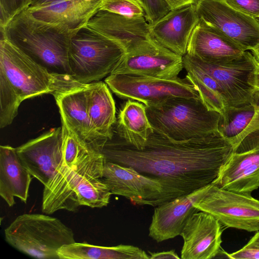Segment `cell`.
Wrapping results in <instances>:
<instances>
[{"label": "cell", "instance_id": "4", "mask_svg": "<svg viewBox=\"0 0 259 259\" xmlns=\"http://www.w3.org/2000/svg\"><path fill=\"white\" fill-rule=\"evenodd\" d=\"M126 55L119 43L85 25L70 39V75L82 83L98 81L110 75Z\"/></svg>", "mask_w": 259, "mask_h": 259}, {"label": "cell", "instance_id": "20", "mask_svg": "<svg viewBox=\"0 0 259 259\" xmlns=\"http://www.w3.org/2000/svg\"><path fill=\"white\" fill-rule=\"evenodd\" d=\"M183 57L164 47L143 54L126 55L111 74H134L174 79L184 67Z\"/></svg>", "mask_w": 259, "mask_h": 259}, {"label": "cell", "instance_id": "35", "mask_svg": "<svg viewBox=\"0 0 259 259\" xmlns=\"http://www.w3.org/2000/svg\"><path fill=\"white\" fill-rule=\"evenodd\" d=\"M32 0H0V27L15 15L26 9Z\"/></svg>", "mask_w": 259, "mask_h": 259}, {"label": "cell", "instance_id": "29", "mask_svg": "<svg viewBox=\"0 0 259 259\" xmlns=\"http://www.w3.org/2000/svg\"><path fill=\"white\" fill-rule=\"evenodd\" d=\"M254 113L252 104L239 107H229L221 117L218 130L229 140L240 134L247 126Z\"/></svg>", "mask_w": 259, "mask_h": 259}, {"label": "cell", "instance_id": "16", "mask_svg": "<svg viewBox=\"0 0 259 259\" xmlns=\"http://www.w3.org/2000/svg\"><path fill=\"white\" fill-rule=\"evenodd\" d=\"M88 84L54 95L61 122L80 139L95 150L101 152L108 140L102 138L95 129L88 113Z\"/></svg>", "mask_w": 259, "mask_h": 259}, {"label": "cell", "instance_id": "24", "mask_svg": "<svg viewBox=\"0 0 259 259\" xmlns=\"http://www.w3.org/2000/svg\"><path fill=\"white\" fill-rule=\"evenodd\" d=\"M106 83L96 81L88 85V109L91 121L97 133L108 140L114 134L116 121L114 99Z\"/></svg>", "mask_w": 259, "mask_h": 259}, {"label": "cell", "instance_id": "44", "mask_svg": "<svg viewBox=\"0 0 259 259\" xmlns=\"http://www.w3.org/2000/svg\"><path fill=\"white\" fill-rule=\"evenodd\" d=\"M255 20L257 21V22L259 23V17L254 18Z\"/></svg>", "mask_w": 259, "mask_h": 259}, {"label": "cell", "instance_id": "43", "mask_svg": "<svg viewBox=\"0 0 259 259\" xmlns=\"http://www.w3.org/2000/svg\"><path fill=\"white\" fill-rule=\"evenodd\" d=\"M251 242L259 243V231L249 241Z\"/></svg>", "mask_w": 259, "mask_h": 259}, {"label": "cell", "instance_id": "37", "mask_svg": "<svg viewBox=\"0 0 259 259\" xmlns=\"http://www.w3.org/2000/svg\"><path fill=\"white\" fill-rule=\"evenodd\" d=\"M227 257L232 259H259V243H248L240 249L228 253L225 252Z\"/></svg>", "mask_w": 259, "mask_h": 259}, {"label": "cell", "instance_id": "22", "mask_svg": "<svg viewBox=\"0 0 259 259\" xmlns=\"http://www.w3.org/2000/svg\"><path fill=\"white\" fill-rule=\"evenodd\" d=\"M244 52L222 34L198 23L190 38L187 54L208 63L221 64L240 57Z\"/></svg>", "mask_w": 259, "mask_h": 259}, {"label": "cell", "instance_id": "30", "mask_svg": "<svg viewBox=\"0 0 259 259\" xmlns=\"http://www.w3.org/2000/svg\"><path fill=\"white\" fill-rule=\"evenodd\" d=\"M62 128L63 163L66 165L72 166L102 153L88 145L62 123Z\"/></svg>", "mask_w": 259, "mask_h": 259}, {"label": "cell", "instance_id": "39", "mask_svg": "<svg viewBox=\"0 0 259 259\" xmlns=\"http://www.w3.org/2000/svg\"><path fill=\"white\" fill-rule=\"evenodd\" d=\"M169 6L171 10L190 5L196 2L197 0H165Z\"/></svg>", "mask_w": 259, "mask_h": 259}, {"label": "cell", "instance_id": "5", "mask_svg": "<svg viewBox=\"0 0 259 259\" xmlns=\"http://www.w3.org/2000/svg\"><path fill=\"white\" fill-rule=\"evenodd\" d=\"M0 71L7 77L22 101L45 94L54 96L83 84L69 74L50 73L2 36Z\"/></svg>", "mask_w": 259, "mask_h": 259}, {"label": "cell", "instance_id": "28", "mask_svg": "<svg viewBox=\"0 0 259 259\" xmlns=\"http://www.w3.org/2000/svg\"><path fill=\"white\" fill-rule=\"evenodd\" d=\"M111 194L101 178L92 175L85 176L75 190V198L79 205L92 208L106 206Z\"/></svg>", "mask_w": 259, "mask_h": 259}, {"label": "cell", "instance_id": "12", "mask_svg": "<svg viewBox=\"0 0 259 259\" xmlns=\"http://www.w3.org/2000/svg\"><path fill=\"white\" fill-rule=\"evenodd\" d=\"M186 54L220 84L227 96L229 107H239L251 104L256 90L252 82L259 66L250 52L246 51L240 57L221 64L208 63Z\"/></svg>", "mask_w": 259, "mask_h": 259}, {"label": "cell", "instance_id": "15", "mask_svg": "<svg viewBox=\"0 0 259 259\" xmlns=\"http://www.w3.org/2000/svg\"><path fill=\"white\" fill-rule=\"evenodd\" d=\"M221 223L211 214L202 211L192 214L180 235L184 242L182 259H210L221 251Z\"/></svg>", "mask_w": 259, "mask_h": 259}, {"label": "cell", "instance_id": "31", "mask_svg": "<svg viewBox=\"0 0 259 259\" xmlns=\"http://www.w3.org/2000/svg\"><path fill=\"white\" fill-rule=\"evenodd\" d=\"M22 101L4 74L0 71V127L11 124Z\"/></svg>", "mask_w": 259, "mask_h": 259}, {"label": "cell", "instance_id": "26", "mask_svg": "<svg viewBox=\"0 0 259 259\" xmlns=\"http://www.w3.org/2000/svg\"><path fill=\"white\" fill-rule=\"evenodd\" d=\"M59 259H148L149 255L138 247L120 244L102 246L87 243L63 245L58 250Z\"/></svg>", "mask_w": 259, "mask_h": 259}, {"label": "cell", "instance_id": "33", "mask_svg": "<svg viewBox=\"0 0 259 259\" xmlns=\"http://www.w3.org/2000/svg\"><path fill=\"white\" fill-rule=\"evenodd\" d=\"M99 11L130 17H145V12L139 0H102Z\"/></svg>", "mask_w": 259, "mask_h": 259}, {"label": "cell", "instance_id": "27", "mask_svg": "<svg viewBox=\"0 0 259 259\" xmlns=\"http://www.w3.org/2000/svg\"><path fill=\"white\" fill-rule=\"evenodd\" d=\"M186 77L195 86L203 103L210 110L225 116L229 107L227 96L220 84L209 74L195 64L187 54L183 56Z\"/></svg>", "mask_w": 259, "mask_h": 259}, {"label": "cell", "instance_id": "40", "mask_svg": "<svg viewBox=\"0 0 259 259\" xmlns=\"http://www.w3.org/2000/svg\"><path fill=\"white\" fill-rule=\"evenodd\" d=\"M63 1L65 0H32L28 8L42 7Z\"/></svg>", "mask_w": 259, "mask_h": 259}, {"label": "cell", "instance_id": "36", "mask_svg": "<svg viewBox=\"0 0 259 259\" xmlns=\"http://www.w3.org/2000/svg\"><path fill=\"white\" fill-rule=\"evenodd\" d=\"M235 10L253 18L259 17V0H223Z\"/></svg>", "mask_w": 259, "mask_h": 259}, {"label": "cell", "instance_id": "2", "mask_svg": "<svg viewBox=\"0 0 259 259\" xmlns=\"http://www.w3.org/2000/svg\"><path fill=\"white\" fill-rule=\"evenodd\" d=\"M0 28L1 36L49 72L70 75L69 46L76 31L38 20L26 10L17 14Z\"/></svg>", "mask_w": 259, "mask_h": 259}, {"label": "cell", "instance_id": "8", "mask_svg": "<svg viewBox=\"0 0 259 259\" xmlns=\"http://www.w3.org/2000/svg\"><path fill=\"white\" fill-rule=\"evenodd\" d=\"M227 227L259 231V200L249 194L226 190L212 184L193 204Z\"/></svg>", "mask_w": 259, "mask_h": 259}, {"label": "cell", "instance_id": "34", "mask_svg": "<svg viewBox=\"0 0 259 259\" xmlns=\"http://www.w3.org/2000/svg\"><path fill=\"white\" fill-rule=\"evenodd\" d=\"M145 12V18L149 24L156 22L171 10L165 0H139Z\"/></svg>", "mask_w": 259, "mask_h": 259}, {"label": "cell", "instance_id": "1", "mask_svg": "<svg viewBox=\"0 0 259 259\" xmlns=\"http://www.w3.org/2000/svg\"><path fill=\"white\" fill-rule=\"evenodd\" d=\"M233 150L219 131L204 138L177 141L153 130L140 149L114 131L102 153L106 161L160 181L167 202L211 184Z\"/></svg>", "mask_w": 259, "mask_h": 259}, {"label": "cell", "instance_id": "3", "mask_svg": "<svg viewBox=\"0 0 259 259\" xmlns=\"http://www.w3.org/2000/svg\"><path fill=\"white\" fill-rule=\"evenodd\" d=\"M146 112L154 131L177 141L217 133L221 116L209 110L200 98H170L156 106H146Z\"/></svg>", "mask_w": 259, "mask_h": 259}, {"label": "cell", "instance_id": "41", "mask_svg": "<svg viewBox=\"0 0 259 259\" xmlns=\"http://www.w3.org/2000/svg\"><path fill=\"white\" fill-rule=\"evenodd\" d=\"M249 51H251L254 60L259 66V44L252 48Z\"/></svg>", "mask_w": 259, "mask_h": 259}, {"label": "cell", "instance_id": "7", "mask_svg": "<svg viewBox=\"0 0 259 259\" xmlns=\"http://www.w3.org/2000/svg\"><path fill=\"white\" fill-rule=\"evenodd\" d=\"M105 82L118 97L137 101L146 107L156 106L172 97L200 98L197 90L186 77L162 79L112 73L106 77Z\"/></svg>", "mask_w": 259, "mask_h": 259}, {"label": "cell", "instance_id": "9", "mask_svg": "<svg viewBox=\"0 0 259 259\" xmlns=\"http://www.w3.org/2000/svg\"><path fill=\"white\" fill-rule=\"evenodd\" d=\"M195 6L200 24L222 34L244 51L259 44V23L254 18L223 0H197Z\"/></svg>", "mask_w": 259, "mask_h": 259}, {"label": "cell", "instance_id": "25", "mask_svg": "<svg viewBox=\"0 0 259 259\" xmlns=\"http://www.w3.org/2000/svg\"><path fill=\"white\" fill-rule=\"evenodd\" d=\"M116 133L137 149L143 148L153 131L146 112V106L128 99L123 105L116 121Z\"/></svg>", "mask_w": 259, "mask_h": 259}, {"label": "cell", "instance_id": "38", "mask_svg": "<svg viewBox=\"0 0 259 259\" xmlns=\"http://www.w3.org/2000/svg\"><path fill=\"white\" fill-rule=\"evenodd\" d=\"M148 253L150 259L180 258L174 250L157 252H151L148 251Z\"/></svg>", "mask_w": 259, "mask_h": 259}, {"label": "cell", "instance_id": "17", "mask_svg": "<svg viewBox=\"0 0 259 259\" xmlns=\"http://www.w3.org/2000/svg\"><path fill=\"white\" fill-rule=\"evenodd\" d=\"M199 22L195 3L170 10L149 25L151 34L159 44L184 56L191 35Z\"/></svg>", "mask_w": 259, "mask_h": 259}, {"label": "cell", "instance_id": "11", "mask_svg": "<svg viewBox=\"0 0 259 259\" xmlns=\"http://www.w3.org/2000/svg\"><path fill=\"white\" fill-rule=\"evenodd\" d=\"M105 162L102 153L72 166L63 162L55 176L44 186L42 212L51 214L60 209L76 211L80 206L75 198V189L86 176L101 179Z\"/></svg>", "mask_w": 259, "mask_h": 259}, {"label": "cell", "instance_id": "10", "mask_svg": "<svg viewBox=\"0 0 259 259\" xmlns=\"http://www.w3.org/2000/svg\"><path fill=\"white\" fill-rule=\"evenodd\" d=\"M86 25L119 43L127 55L148 53L164 48L152 36L145 17H130L98 11Z\"/></svg>", "mask_w": 259, "mask_h": 259}, {"label": "cell", "instance_id": "6", "mask_svg": "<svg viewBox=\"0 0 259 259\" xmlns=\"http://www.w3.org/2000/svg\"><path fill=\"white\" fill-rule=\"evenodd\" d=\"M5 236L17 250L41 259H59V249L75 242L71 229L56 218L41 214L17 217L5 230Z\"/></svg>", "mask_w": 259, "mask_h": 259}, {"label": "cell", "instance_id": "21", "mask_svg": "<svg viewBox=\"0 0 259 259\" xmlns=\"http://www.w3.org/2000/svg\"><path fill=\"white\" fill-rule=\"evenodd\" d=\"M101 2L102 0H65L25 10L38 20L75 31L86 25L99 11Z\"/></svg>", "mask_w": 259, "mask_h": 259}, {"label": "cell", "instance_id": "14", "mask_svg": "<svg viewBox=\"0 0 259 259\" xmlns=\"http://www.w3.org/2000/svg\"><path fill=\"white\" fill-rule=\"evenodd\" d=\"M16 151L32 176L46 186L63 162L62 126L28 141Z\"/></svg>", "mask_w": 259, "mask_h": 259}, {"label": "cell", "instance_id": "42", "mask_svg": "<svg viewBox=\"0 0 259 259\" xmlns=\"http://www.w3.org/2000/svg\"><path fill=\"white\" fill-rule=\"evenodd\" d=\"M252 84L255 88L259 89V67L254 74Z\"/></svg>", "mask_w": 259, "mask_h": 259}, {"label": "cell", "instance_id": "13", "mask_svg": "<svg viewBox=\"0 0 259 259\" xmlns=\"http://www.w3.org/2000/svg\"><path fill=\"white\" fill-rule=\"evenodd\" d=\"M101 180L112 194L124 197L136 204L155 207L165 202L160 181L133 167L105 160Z\"/></svg>", "mask_w": 259, "mask_h": 259}, {"label": "cell", "instance_id": "18", "mask_svg": "<svg viewBox=\"0 0 259 259\" xmlns=\"http://www.w3.org/2000/svg\"><path fill=\"white\" fill-rule=\"evenodd\" d=\"M209 186L155 206L149 228V236L161 242L180 235L188 218L199 211L194 206V203Z\"/></svg>", "mask_w": 259, "mask_h": 259}, {"label": "cell", "instance_id": "23", "mask_svg": "<svg viewBox=\"0 0 259 259\" xmlns=\"http://www.w3.org/2000/svg\"><path fill=\"white\" fill-rule=\"evenodd\" d=\"M32 175L23 165L16 148L9 145L0 147V195L9 206L16 197L26 203Z\"/></svg>", "mask_w": 259, "mask_h": 259}, {"label": "cell", "instance_id": "32", "mask_svg": "<svg viewBox=\"0 0 259 259\" xmlns=\"http://www.w3.org/2000/svg\"><path fill=\"white\" fill-rule=\"evenodd\" d=\"M251 104L254 113L245 129L238 136L229 140L234 151H241L259 146V89H256Z\"/></svg>", "mask_w": 259, "mask_h": 259}, {"label": "cell", "instance_id": "19", "mask_svg": "<svg viewBox=\"0 0 259 259\" xmlns=\"http://www.w3.org/2000/svg\"><path fill=\"white\" fill-rule=\"evenodd\" d=\"M212 184L223 189L249 194L259 188V146L234 151Z\"/></svg>", "mask_w": 259, "mask_h": 259}]
</instances>
